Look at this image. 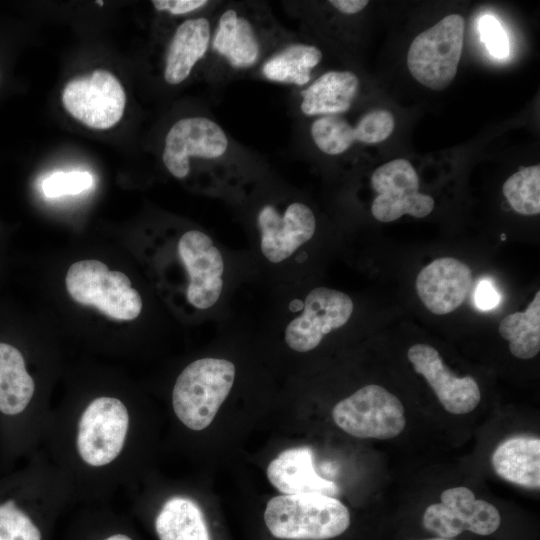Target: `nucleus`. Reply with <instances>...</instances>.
Instances as JSON below:
<instances>
[{
	"instance_id": "6ab92c4d",
	"label": "nucleus",
	"mask_w": 540,
	"mask_h": 540,
	"mask_svg": "<svg viewBox=\"0 0 540 540\" xmlns=\"http://www.w3.org/2000/svg\"><path fill=\"white\" fill-rule=\"evenodd\" d=\"M415 287L429 311L445 315L466 299L472 287V272L466 263L456 258H438L421 269Z\"/></svg>"
},
{
	"instance_id": "c756f323",
	"label": "nucleus",
	"mask_w": 540,
	"mask_h": 540,
	"mask_svg": "<svg viewBox=\"0 0 540 540\" xmlns=\"http://www.w3.org/2000/svg\"><path fill=\"white\" fill-rule=\"evenodd\" d=\"M479 31L488 51L496 58H505L509 53L508 37L499 21L492 15L480 19Z\"/></svg>"
},
{
	"instance_id": "4468645a",
	"label": "nucleus",
	"mask_w": 540,
	"mask_h": 540,
	"mask_svg": "<svg viewBox=\"0 0 540 540\" xmlns=\"http://www.w3.org/2000/svg\"><path fill=\"white\" fill-rule=\"evenodd\" d=\"M353 308V301L346 293L327 287L314 288L305 298L302 313L286 326V344L297 352L313 350L326 334L348 322Z\"/></svg>"
},
{
	"instance_id": "473e14b6",
	"label": "nucleus",
	"mask_w": 540,
	"mask_h": 540,
	"mask_svg": "<svg viewBox=\"0 0 540 540\" xmlns=\"http://www.w3.org/2000/svg\"><path fill=\"white\" fill-rule=\"evenodd\" d=\"M328 3L342 14L354 15L361 12L369 2L367 0H330Z\"/></svg>"
},
{
	"instance_id": "dca6fc26",
	"label": "nucleus",
	"mask_w": 540,
	"mask_h": 540,
	"mask_svg": "<svg viewBox=\"0 0 540 540\" xmlns=\"http://www.w3.org/2000/svg\"><path fill=\"white\" fill-rule=\"evenodd\" d=\"M178 253L189 276L187 300L198 309L212 307L223 288L221 252L207 234L193 229L180 237Z\"/></svg>"
},
{
	"instance_id": "5701e85b",
	"label": "nucleus",
	"mask_w": 540,
	"mask_h": 540,
	"mask_svg": "<svg viewBox=\"0 0 540 540\" xmlns=\"http://www.w3.org/2000/svg\"><path fill=\"white\" fill-rule=\"evenodd\" d=\"M491 463L502 479L538 490L540 488V439L516 435L502 441L494 450Z\"/></svg>"
},
{
	"instance_id": "72a5a7b5",
	"label": "nucleus",
	"mask_w": 540,
	"mask_h": 540,
	"mask_svg": "<svg viewBox=\"0 0 540 540\" xmlns=\"http://www.w3.org/2000/svg\"><path fill=\"white\" fill-rule=\"evenodd\" d=\"M428 540H450V539L434 538V539H428Z\"/></svg>"
},
{
	"instance_id": "f257e3e1",
	"label": "nucleus",
	"mask_w": 540,
	"mask_h": 540,
	"mask_svg": "<svg viewBox=\"0 0 540 540\" xmlns=\"http://www.w3.org/2000/svg\"><path fill=\"white\" fill-rule=\"evenodd\" d=\"M140 425L124 395L75 397L52 409L40 450L70 484L75 503L102 504L136 478Z\"/></svg>"
},
{
	"instance_id": "7c9ffc66",
	"label": "nucleus",
	"mask_w": 540,
	"mask_h": 540,
	"mask_svg": "<svg viewBox=\"0 0 540 540\" xmlns=\"http://www.w3.org/2000/svg\"><path fill=\"white\" fill-rule=\"evenodd\" d=\"M151 3L157 11L171 15L189 14L215 4L207 0H153Z\"/></svg>"
},
{
	"instance_id": "f3484780",
	"label": "nucleus",
	"mask_w": 540,
	"mask_h": 540,
	"mask_svg": "<svg viewBox=\"0 0 540 540\" xmlns=\"http://www.w3.org/2000/svg\"><path fill=\"white\" fill-rule=\"evenodd\" d=\"M394 126V117L388 110L375 109L361 116L355 125L342 115L315 118L310 126V136L322 153L338 156L355 143L376 144L384 141L391 135Z\"/></svg>"
},
{
	"instance_id": "a878e982",
	"label": "nucleus",
	"mask_w": 540,
	"mask_h": 540,
	"mask_svg": "<svg viewBox=\"0 0 540 540\" xmlns=\"http://www.w3.org/2000/svg\"><path fill=\"white\" fill-rule=\"evenodd\" d=\"M501 337L509 342L512 355L520 359H531L540 351V292L524 312L505 316L498 328Z\"/></svg>"
},
{
	"instance_id": "6e6552de",
	"label": "nucleus",
	"mask_w": 540,
	"mask_h": 540,
	"mask_svg": "<svg viewBox=\"0 0 540 540\" xmlns=\"http://www.w3.org/2000/svg\"><path fill=\"white\" fill-rule=\"evenodd\" d=\"M65 281L74 301L94 306L112 319L130 321L141 313V296L132 287L127 275L110 271L101 261L81 260L73 263Z\"/></svg>"
},
{
	"instance_id": "f03ea898",
	"label": "nucleus",
	"mask_w": 540,
	"mask_h": 540,
	"mask_svg": "<svg viewBox=\"0 0 540 540\" xmlns=\"http://www.w3.org/2000/svg\"><path fill=\"white\" fill-rule=\"evenodd\" d=\"M20 479L16 492L0 497V540H46L53 520L75 503L71 486L41 450Z\"/></svg>"
},
{
	"instance_id": "412c9836",
	"label": "nucleus",
	"mask_w": 540,
	"mask_h": 540,
	"mask_svg": "<svg viewBox=\"0 0 540 540\" xmlns=\"http://www.w3.org/2000/svg\"><path fill=\"white\" fill-rule=\"evenodd\" d=\"M266 473L269 482L284 495L321 493L332 496L339 492L336 483L317 474L309 447L284 450L268 464Z\"/></svg>"
},
{
	"instance_id": "7ed1b4c3",
	"label": "nucleus",
	"mask_w": 540,
	"mask_h": 540,
	"mask_svg": "<svg viewBox=\"0 0 540 540\" xmlns=\"http://www.w3.org/2000/svg\"><path fill=\"white\" fill-rule=\"evenodd\" d=\"M292 39L270 11L257 3H229L213 17L212 66L234 73L257 69L283 42Z\"/></svg>"
},
{
	"instance_id": "1a4fd4ad",
	"label": "nucleus",
	"mask_w": 540,
	"mask_h": 540,
	"mask_svg": "<svg viewBox=\"0 0 540 540\" xmlns=\"http://www.w3.org/2000/svg\"><path fill=\"white\" fill-rule=\"evenodd\" d=\"M464 28V18L450 14L414 38L407 66L419 83L436 91L451 84L462 54Z\"/></svg>"
},
{
	"instance_id": "39448f33",
	"label": "nucleus",
	"mask_w": 540,
	"mask_h": 540,
	"mask_svg": "<svg viewBox=\"0 0 540 540\" xmlns=\"http://www.w3.org/2000/svg\"><path fill=\"white\" fill-rule=\"evenodd\" d=\"M246 157L223 127L207 116H188L176 121L164 140L162 160L167 170L178 179L189 175L190 166L198 162L224 169Z\"/></svg>"
},
{
	"instance_id": "2f4dec72",
	"label": "nucleus",
	"mask_w": 540,
	"mask_h": 540,
	"mask_svg": "<svg viewBox=\"0 0 540 540\" xmlns=\"http://www.w3.org/2000/svg\"><path fill=\"white\" fill-rule=\"evenodd\" d=\"M475 304L481 310H490L497 306L500 296L490 281H481L475 290Z\"/></svg>"
},
{
	"instance_id": "cd10ccee",
	"label": "nucleus",
	"mask_w": 540,
	"mask_h": 540,
	"mask_svg": "<svg viewBox=\"0 0 540 540\" xmlns=\"http://www.w3.org/2000/svg\"><path fill=\"white\" fill-rule=\"evenodd\" d=\"M93 183V176L86 171L56 172L43 181L42 191L47 198H58L82 193Z\"/></svg>"
},
{
	"instance_id": "c85d7f7f",
	"label": "nucleus",
	"mask_w": 540,
	"mask_h": 540,
	"mask_svg": "<svg viewBox=\"0 0 540 540\" xmlns=\"http://www.w3.org/2000/svg\"><path fill=\"white\" fill-rule=\"evenodd\" d=\"M90 515L95 531L88 532L87 540H135L126 531V525L118 522L112 515H108V510H91Z\"/></svg>"
},
{
	"instance_id": "aec40b11",
	"label": "nucleus",
	"mask_w": 540,
	"mask_h": 540,
	"mask_svg": "<svg viewBox=\"0 0 540 540\" xmlns=\"http://www.w3.org/2000/svg\"><path fill=\"white\" fill-rule=\"evenodd\" d=\"M212 29L213 17L207 16L188 18L176 28L165 55L164 79L168 84L184 82L207 57Z\"/></svg>"
},
{
	"instance_id": "0eeeda50",
	"label": "nucleus",
	"mask_w": 540,
	"mask_h": 540,
	"mask_svg": "<svg viewBox=\"0 0 540 540\" xmlns=\"http://www.w3.org/2000/svg\"><path fill=\"white\" fill-rule=\"evenodd\" d=\"M51 411L38 397L36 380L22 352L0 342V415L22 422L32 454L41 448Z\"/></svg>"
},
{
	"instance_id": "393cba45",
	"label": "nucleus",
	"mask_w": 540,
	"mask_h": 540,
	"mask_svg": "<svg viewBox=\"0 0 540 540\" xmlns=\"http://www.w3.org/2000/svg\"><path fill=\"white\" fill-rule=\"evenodd\" d=\"M154 530L159 540H211L201 507L181 494L163 501L154 518Z\"/></svg>"
},
{
	"instance_id": "f8f14e48",
	"label": "nucleus",
	"mask_w": 540,
	"mask_h": 540,
	"mask_svg": "<svg viewBox=\"0 0 540 540\" xmlns=\"http://www.w3.org/2000/svg\"><path fill=\"white\" fill-rule=\"evenodd\" d=\"M62 103L77 120L94 129H108L121 119L126 103L125 91L109 71L97 69L90 75L68 82Z\"/></svg>"
},
{
	"instance_id": "4be33fe9",
	"label": "nucleus",
	"mask_w": 540,
	"mask_h": 540,
	"mask_svg": "<svg viewBox=\"0 0 540 540\" xmlns=\"http://www.w3.org/2000/svg\"><path fill=\"white\" fill-rule=\"evenodd\" d=\"M360 89L358 76L349 70H330L300 92L299 109L306 117L342 115L350 110Z\"/></svg>"
},
{
	"instance_id": "2eb2a0df",
	"label": "nucleus",
	"mask_w": 540,
	"mask_h": 540,
	"mask_svg": "<svg viewBox=\"0 0 540 540\" xmlns=\"http://www.w3.org/2000/svg\"><path fill=\"white\" fill-rule=\"evenodd\" d=\"M260 232V248L264 257L272 263L288 259L316 230V218L312 209L303 202L293 201L285 206L268 203L256 216Z\"/></svg>"
},
{
	"instance_id": "ddd939ff",
	"label": "nucleus",
	"mask_w": 540,
	"mask_h": 540,
	"mask_svg": "<svg viewBox=\"0 0 540 540\" xmlns=\"http://www.w3.org/2000/svg\"><path fill=\"white\" fill-rule=\"evenodd\" d=\"M440 503L429 505L423 514L426 530L450 539L463 531L486 536L494 533L501 522L499 511L491 503L475 498L467 487H452L440 495Z\"/></svg>"
},
{
	"instance_id": "bb28decb",
	"label": "nucleus",
	"mask_w": 540,
	"mask_h": 540,
	"mask_svg": "<svg viewBox=\"0 0 540 540\" xmlns=\"http://www.w3.org/2000/svg\"><path fill=\"white\" fill-rule=\"evenodd\" d=\"M503 194L519 214L532 216L540 213V166L523 167L503 184Z\"/></svg>"
},
{
	"instance_id": "423d86ee",
	"label": "nucleus",
	"mask_w": 540,
	"mask_h": 540,
	"mask_svg": "<svg viewBox=\"0 0 540 540\" xmlns=\"http://www.w3.org/2000/svg\"><path fill=\"white\" fill-rule=\"evenodd\" d=\"M235 374V365L222 358L206 357L189 363L172 388L174 416L191 431L206 429L229 395Z\"/></svg>"
},
{
	"instance_id": "b1692460",
	"label": "nucleus",
	"mask_w": 540,
	"mask_h": 540,
	"mask_svg": "<svg viewBox=\"0 0 540 540\" xmlns=\"http://www.w3.org/2000/svg\"><path fill=\"white\" fill-rule=\"evenodd\" d=\"M315 45L289 39L272 51L256 69L263 79L285 85L306 86L322 60Z\"/></svg>"
},
{
	"instance_id": "9d476101",
	"label": "nucleus",
	"mask_w": 540,
	"mask_h": 540,
	"mask_svg": "<svg viewBox=\"0 0 540 540\" xmlns=\"http://www.w3.org/2000/svg\"><path fill=\"white\" fill-rule=\"evenodd\" d=\"M332 417L340 429L357 438L391 439L406 425L400 399L376 384L366 385L339 401Z\"/></svg>"
},
{
	"instance_id": "f704fd0d",
	"label": "nucleus",
	"mask_w": 540,
	"mask_h": 540,
	"mask_svg": "<svg viewBox=\"0 0 540 540\" xmlns=\"http://www.w3.org/2000/svg\"><path fill=\"white\" fill-rule=\"evenodd\" d=\"M97 3H98L99 5H102V4H103V2H102V1H97Z\"/></svg>"
},
{
	"instance_id": "20e7f679",
	"label": "nucleus",
	"mask_w": 540,
	"mask_h": 540,
	"mask_svg": "<svg viewBox=\"0 0 540 540\" xmlns=\"http://www.w3.org/2000/svg\"><path fill=\"white\" fill-rule=\"evenodd\" d=\"M269 532L283 540H327L350 525L348 508L333 496L321 493L279 495L264 511Z\"/></svg>"
},
{
	"instance_id": "a211bd4d",
	"label": "nucleus",
	"mask_w": 540,
	"mask_h": 540,
	"mask_svg": "<svg viewBox=\"0 0 540 540\" xmlns=\"http://www.w3.org/2000/svg\"><path fill=\"white\" fill-rule=\"evenodd\" d=\"M407 357L414 370L426 379L445 410L460 415L477 407L481 400L477 382L471 376L457 377L451 373L434 347L414 344L408 349Z\"/></svg>"
},
{
	"instance_id": "9b49d317",
	"label": "nucleus",
	"mask_w": 540,
	"mask_h": 540,
	"mask_svg": "<svg viewBox=\"0 0 540 540\" xmlns=\"http://www.w3.org/2000/svg\"><path fill=\"white\" fill-rule=\"evenodd\" d=\"M371 185L377 193L371 213L380 222L395 221L405 214L424 218L434 208L433 198L419 192L418 175L406 159L379 166L371 176Z\"/></svg>"
}]
</instances>
